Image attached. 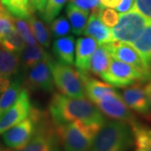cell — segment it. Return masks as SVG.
Wrapping results in <instances>:
<instances>
[{
    "mask_svg": "<svg viewBox=\"0 0 151 151\" xmlns=\"http://www.w3.org/2000/svg\"><path fill=\"white\" fill-rule=\"evenodd\" d=\"M31 107L28 90L22 89L16 101L0 117V134L26 119Z\"/></svg>",
    "mask_w": 151,
    "mask_h": 151,
    "instance_id": "30bf717a",
    "label": "cell"
},
{
    "mask_svg": "<svg viewBox=\"0 0 151 151\" xmlns=\"http://www.w3.org/2000/svg\"><path fill=\"white\" fill-rule=\"evenodd\" d=\"M136 151H151V128L138 122L130 126Z\"/></svg>",
    "mask_w": 151,
    "mask_h": 151,
    "instance_id": "cb8c5ba5",
    "label": "cell"
},
{
    "mask_svg": "<svg viewBox=\"0 0 151 151\" xmlns=\"http://www.w3.org/2000/svg\"><path fill=\"white\" fill-rule=\"evenodd\" d=\"M67 0H47L43 13L41 14L43 19L50 24L59 15L63 6Z\"/></svg>",
    "mask_w": 151,
    "mask_h": 151,
    "instance_id": "f1b7e54d",
    "label": "cell"
},
{
    "mask_svg": "<svg viewBox=\"0 0 151 151\" xmlns=\"http://www.w3.org/2000/svg\"><path fill=\"white\" fill-rule=\"evenodd\" d=\"M133 8L146 19L151 20V0H134Z\"/></svg>",
    "mask_w": 151,
    "mask_h": 151,
    "instance_id": "836d02e7",
    "label": "cell"
},
{
    "mask_svg": "<svg viewBox=\"0 0 151 151\" xmlns=\"http://www.w3.org/2000/svg\"><path fill=\"white\" fill-rule=\"evenodd\" d=\"M121 0H100L101 4L104 8H110L114 9L120 4Z\"/></svg>",
    "mask_w": 151,
    "mask_h": 151,
    "instance_id": "8d00e7d4",
    "label": "cell"
},
{
    "mask_svg": "<svg viewBox=\"0 0 151 151\" xmlns=\"http://www.w3.org/2000/svg\"><path fill=\"white\" fill-rule=\"evenodd\" d=\"M25 45L24 40L17 31L15 28L4 35L0 41V46L14 53H20L22 49Z\"/></svg>",
    "mask_w": 151,
    "mask_h": 151,
    "instance_id": "4316f807",
    "label": "cell"
},
{
    "mask_svg": "<svg viewBox=\"0 0 151 151\" xmlns=\"http://www.w3.org/2000/svg\"><path fill=\"white\" fill-rule=\"evenodd\" d=\"M23 82L20 78H17L13 81L5 91L2 92L0 97V117L2 114L7 111L16 101L19 93L22 91Z\"/></svg>",
    "mask_w": 151,
    "mask_h": 151,
    "instance_id": "484cf974",
    "label": "cell"
},
{
    "mask_svg": "<svg viewBox=\"0 0 151 151\" xmlns=\"http://www.w3.org/2000/svg\"><path fill=\"white\" fill-rule=\"evenodd\" d=\"M36 124L29 116L3 133V140L13 150H20L26 145L35 134Z\"/></svg>",
    "mask_w": 151,
    "mask_h": 151,
    "instance_id": "8fae6325",
    "label": "cell"
},
{
    "mask_svg": "<svg viewBox=\"0 0 151 151\" xmlns=\"http://www.w3.org/2000/svg\"><path fill=\"white\" fill-rule=\"evenodd\" d=\"M111 55L104 45H99L92 54L88 71H90L93 75L101 76L108 70Z\"/></svg>",
    "mask_w": 151,
    "mask_h": 151,
    "instance_id": "ffe728a7",
    "label": "cell"
},
{
    "mask_svg": "<svg viewBox=\"0 0 151 151\" xmlns=\"http://www.w3.org/2000/svg\"><path fill=\"white\" fill-rule=\"evenodd\" d=\"M59 145L55 124L53 121L50 123L48 114L43 112L30 140L22 149L13 151H60Z\"/></svg>",
    "mask_w": 151,
    "mask_h": 151,
    "instance_id": "5b68a950",
    "label": "cell"
},
{
    "mask_svg": "<svg viewBox=\"0 0 151 151\" xmlns=\"http://www.w3.org/2000/svg\"><path fill=\"white\" fill-rule=\"evenodd\" d=\"M145 119L148 123H150L151 124V99H150V113H148V115H147L145 118Z\"/></svg>",
    "mask_w": 151,
    "mask_h": 151,
    "instance_id": "f35d334b",
    "label": "cell"
},
{
    "mask_svg": "<svg viewBox=\"0 0 151 151\" xmlns=\"http://www.w3.org/2000/svg\"><path fill=\"white\" fill-rule=\"evenodd\" d=\"M49 66L54 85L61 94L70 97H85L86 93L79 70L50 57Z\"/></svg>",
    "mask_w": 151,
    "mask_h": 151,
    "instance_id": "277c9868",
    "label": "cell"
},
{
    "mask_svg": "<svg viewBox=\"0 0 151 151\" xmlns=\"http://www.w3.org/2000/svg\"><path fill=\"white\" fill-rule=\"evenodd\" d=\"M132 45L145 63L150 80L151 79V20H149L139 37Z\"/></svg>",
    "mask_w": 151,
    "mask_h": 151,
    "instance_id": "ac0fdd59",
    "label": "cell"
},
{
    "mask_svg": "<svg viewBox=\"0 0 151 151\" xmlns=\"http://www.w3.org/2000/svg\"><path fill=\"white\" fill-rule=\"evenodd\" d=\"M103 115L113 120H118L129 124L137 122L134 114L125 104L122 97L115 92L106 95L94 103Z\"/></svg>",
    "mask_w": 151,
    "mask_h": 151,
    "instance_id": "ba28073f",
    "label": "cell"
},
{
    "mask_svg": "<svg viewBox=\"0 0 151 151\" xmlns=\"http://www.w3.org/2000/svg\"><path fill=\"white\" fill-rule=\"evenodd\" d=\"M99 16L103 23L109 27H114L119 21V14L117 11L110 8H104L100 11Z\"/></svg>",
    "mask_w": 151,
    "mask_h": 151,
    "instance_id": "d6a6232c",
    "label": "cell"
},
{
    "mask_svg": "<svg viewBox=\"0 0 151 151\" xmlns=\"http://www.w3.org/2000/svg\"><path fill=\"white\" fill-rule=\"evenodd\" d=\"M47 0H31V5L35 10H37L40 14L43 13Z\"/></svg>",
    "mask_w": 151,
    "mask_h": 151,
    "instance_id": "d590c367",
    "label": "cell"
},
{
    "mask_svg": "<svg viewBox=\"0 0 151 151\" xmlns=\"http://www.w3.org/2000/svg\"><path fill=\"white\" fill-rule=\"evenodd\" d=\"M14 28L12 15L8 13L4 7H1L0 9V41L10 30Z\"/></svg>",
    "mask_w": 151,
    "mask_h": 151,
    "instance_id": "4dcf8cb0",
    "label": "cell"
},
{
    "mask_svg": "<svg viewBox=\"0 0 151 151\" xmlns=\"http://www.w3.org/2000/svg\"><path fill=\"white\" fill-rule=\"evenodd\" d=\"M100 77L111 86L119 88L147 81L145 75L140 70L113 57H111L108 70Z\"/></svg>",
    "mask_w": 151,
    "mask_h": 151,
    "instance_id": "52a82bcc",
    "label": "cell"
},
{
    "mask_svg": "<svg viewBox=\"0 0 151 151\" xmlns=\"http://www.w3.org/2000/svg\"><path fill=\"white\" fill-rule=\"evenodd\" d=\"M149 19L135 9L120 14L119 21L112 30L113 40L133 44L139 37Z\"/></svg>",
    "mask_w": 151,
    "mask_h": 151,
    "instance_id": "8992f818",
    "label": "cell"
},
{
    "mask_svg": "<svg viewBox=\"0 0 151 151\" xmlns=\"http://www.w3.org/2000/svg\"><path fill=\"white\" fill-rule=\"evenodd\" d=\"M50 55L43 60L29 68L24 86L26 90H40L45 92L54 91V81L49 66Z\"/></svg>",
    "mask_w": 151,
    "mask_h": 151,
    "instance_id": "9c48e42d",
    "label": "cell"
},
{
    "mask_svg": "<svg viewBox=\"0 0 151 151\" xmlns=\"http://www.w3.org/2000/svg\"><path fill=\"white\" fill-rule=\"evenodd\" d=\"M99 14L100 11L91 12L83 34L94 39L98 45H105L113 41V35L111 29L101 20Z\"/></svg>",
    "mask_w": 151,
    "mask_h": 151,
    "instance_id": "5bb4252c",
    "label": "cell"
},
{
    "mask_svg": "<svg viewBox=\"0 0 151 151\" xmlns=\"http://www.w3.org/2000/svg\"><path fill=\"white\" fill-rule=\"evenodd\" d=\"M50 30L55 37H62L70 32V25L64 16L55 18L50 22Z\"/></svg>",
    "mask_w": 151,
    "mask_h": 151,
    "instance_id": "f546056e",
    "label": "cell"
},
{
    "mask_svg": "<svg viewBox=\"0 0 151 151\" xmlns=\"http://www.w3.org/2000/svg\"><path fill=\"white\" fill-rule=\"evenodd\" d=\"M102 125L87 124L74 121L64 124H55V133L60 145L65 151H89L92 141Z\"/></svg>",
    "mask_w": 151,
    "mask_h": 151,
    "instance_id": "3957f363",
    "label": "cell"
},
{
    "mask_svg": "<svg viewBox=\"0 0 151 151\" xmlns=\"http://www.w3.org/2000/svg\"><path fill=\"white\" fill-rule=\"evenodd\" d=\"M70 4H73L76 7L88 11V12H95V11H101L104 9L100 0H69Z\"/></svg>",
    "mask_w": 151,
    "mask_h": 151,
    "instance_id": "1f68e13d",
    "label": "cell"
},
{
    "mask_svg": "<svg viewBox=\"0 0 151 151\" xmlns=\"http://www.w3.org/2000/svg\"><path fill=\"white\" fill-rule=\"evenodd\" d=\"M49 113L55 124L81 121L87 124L103 125L106 119L101 111L90 99L70 97L54 93L49 104Z\"/></svg>",
    "mask_w": 151,
    "mask_h": 151,
    "instance_id": "6da1fadb",
    "label": "cell"
},
{
    "mask_svg": "<svg viewBox=\"0 0 151 151\" xmlns=\"http://www.w3.org/2000/svg\"><path fill=\"white\" fill-rule=\"evenodd\" d=\"M20 58L14 52L0 46V76L11 79L19 70Z\"/></svg>",
    "mask_w": 151,
    "mask_h": 151,
    "instance_id": "d6986e66",
    "label": "cell"
},
{
    "mask_svg": "<svg viewBox=\"0 0 151 151\" xmlns=\"http://www.w3.org/2000/svg\"><path fill=\"white\" fill-rule=\"evenodd\" d=\"M104 46L108 50L111 57L134 66L145 75L147 81L149 80L148 70L143 60L138 51L129 45V44L113 40L109 43L105 44Z\"/></svg>",
    "mask_w": 151,
    "mask_h": 151,
    "instance_id": "7c38bea8",
    "label": "cell"
},
{
    "mask_svg": "<svg viewBox=\"0 0 151 151\" xmlns=\"http://www.w3.org/2000/svg\"><path fill=\"white\" fill-rule=\"evenodd\" d=\"M12 19H13L14 28H16L17 31L20 35L24 43L29 45H34L37 44L35 38L33 35L30 27L27 24V22L25 21V19L14 16H12Z\"/></svg>",
    "mask_w": 151,
    "mask_h": 151,
    "instance_id": "83f0119b",
    "label": "cell"
},
{
    "mask_svg": "<svg viewBox=\"0 0 151 151\" xmlns=\"http://www.w3.org/2000/svg\"><path fill=\"white\" fill-rule=\"evenodd\" d=\"M134 5V0H121L120 4L116 7V9L119 13L123 14L132 9Z\"/></svg>",
    "mask_w": 151,
    "mask_h": 151,
    "instance_id": "e575fe53",
    "label": "cell"
},
{
    "mask_svg": "<svg viewBox=\"0 0 151 151\" xmlns=\"http://www.w3.org/2000/svg\"><path fill=\"white\" fill-rule=\"evenodd\" d=\"M1 7H2V6H1V5H0V9H1Z\"/></svg>",
    "mask_w": 151,
    "mask_h": 151,
    "instance_id": "ab89813d",
    "label": "cell"
},
{
    "mask_svg": "<svg viewBox=\"0 0 151 151\" xmlns=\"http://www.w3.org/2000/svg\"><path fill=\"white\" fill-rule=\"evenodd\" d=\"M147 81H148V83L145 86V91L146 94L148 95V97L151 99V79Z\"/></svg>",
    "mask_w": 151,
    "mask_h": 151,
    "instance_id": "74e56055",
    "label": "cell"
},
{
    "mask_svg": "<svg viewBox=\"0 0 151 151\" xmlns=\"http://www.w3.org/2000/svg\"><path fill=\"white\" fill-rule=\"evenodd\" d=\"M52 50L59 62L65 65L74 64L75 56V38L72 35L62 36L55 40Z\"/></svg>",
    "mask_w": 151,
    "mask_h": 151,
    "instance_id": "e0dca14e",
    "label": "cell"
},
{
    "mask_svg": "<svg viewBox=\"0 0 151 151\" xmlns=\"http://www.w3.org/2000/svg\"><path fill=\"white\" fill-rule=\"evenodd\" d=\"M134 145L129 124L118 120L105 121L95 135L89 151H128Z\"/></svg>",
    "mask_w": 151,
    "mask_h": 151,
    "instance_id": "7a4b0ae2",
    "label": "cell"
},
{
    "mask_svg": "<svg viewBox=\"0 0 151 151\" xmlns=\"http://www.w3.org/2000/svg\"><path fill=\"white\" fill-rule=\"evenodd\" d=\"M22 63L25 68H30L38 62L45 59L49 54L43 49L40 45H26L22 49L19 53Z\"/></svg>",
    "mask_w": 151,
    "mask_h": 151,
    "instance_id": "7402d4cb",
    "label": "cell"
},
{
    "mask_svg": "<svg viewBox=\"0 0 151 151\" xmlns=\"http://www.w3.org/2000/svg\"><path fill=\"white\" fill-rule=\"evenodd\" d=\"M97 42L91 37L79 38L76 46L75 65L81 72L88 73L89 64L92 54L97 47Z\"/></svg>",
    "mask_w": 151,
    "mask_h": 151,
    "instance_id": "9a60e30c",
    "label": "cell"
},
{
    "mask_svg": "<svg viewBox=\"0 0 151 151\" xmlns=\"http://www.w3.org/2000/svg\"><path fill=\"white\" fill-rule=\"evenodd\" d=\"M143 83H136L124 87L122 98L125 104L145 119L150 111V98L146 94Z\"/></svg>",
    "mask_w": 151,
    "mask_h": 151,
    "instance_id": "4fadbf2b",
    "label": "cell"
},
{
    "mask_svg": "<svg viewBox=\"0 0 151 151\" xmlns=\"http://www.w3.org/2000/svg\"><path fill=\"white\" fill-rule=\"evenodd\" d=\"M79 72L84 86L85 93L93 103H96L104 96L115 92L113 86L110 84L98 81L96 78L88 75V73L81 71Z\"/></svg>",
    "mask_w": 151,
    "mask_h": 151,
    "instance_id": "2e32d148",
    "label": "cell"
},
{
    "mask_svg": "<svg viewBox=\"0 0 151 151\" xmlns=\"http://www.w3.org/2000/svg\"><path fill=\"white\" fill-rule=\"evenodd\" d=\"M2 4L12 16L27 19L34 14L31 0H1Z\"/></svg>",
    "mask_w": 151,
    "mask_h": 151,
    "instance_id": "603a6c76",
    "label": "cell"
},
{
    "mask_svg": "<svg viewBox=\"0 0 151 151\" xmlns=\"http://www.w3.org/2000/svg\"><path fill=\"white\" fill-rule=\"evenodd\" d=\"M26 20L29 22L33 35L35 37L39 45L48 48L50 44V34L47 26L41 20H40L34 14L28 18Z\"/></svg>",
    "mask_w": 151,
    "mask_h": 151,
    "instance_id": "d4e9b609",
    "label": "cell"
},
{
    "mask_svg": "<svg viewBox=\"0 0 151 151\" xmlns=\"http://www.w3.org/2000/svg\"><path fill=\"white\" fill-rule=\"evenodd\" d=\"M65 12L70 21V29L72 30L73 34L76 35H81L85 29L88 20L89 12L81 9L70 3L66 7Z\"/></svg>",
    "mask_w": 151,
    "mask_h": 151,
    "instance_id": "44dd1931",
    "label": "cell"
}]
</instances>
